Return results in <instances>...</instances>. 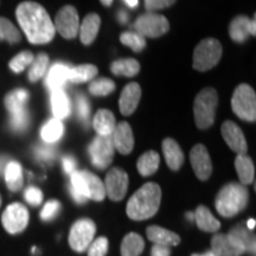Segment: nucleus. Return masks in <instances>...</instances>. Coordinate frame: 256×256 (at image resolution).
Segmentation results:
<instances>
[{
    "label": "nucleus",
    "instance_id": "cd10ccee",
    "mask_svg": "<svg viewBox=\"0 0 256 256\" xmlns=\"http://www.w3.org/2000/svg\"><path fill=\"white\" fill-rule=\"evenodd\" d=\"M235 168L242 185L252 183L255 176V168L252 160L247 154H238L235 159Z\"/></svg>",
    "mask_w": 256,
    "mask_h": 256
},
{
    "label": "nucleus",
    "instance_id": "09e8293b",
    "mask_svg": "<svg viewBox=\"0 0 256 256\" xmlns=\"http://www.w3.org/2000/svg\"><path fill=\"white\" fill-rule=\"evenodd\" d=\"M63 170L66 174H72L74 171H76V160L72 156H66L62 159Z\"/></svg>",
    "mask_w": 256,
    "mask_h": 256
},
{
    "label": "nucleus",
    "instance_id": "423d86ee",
    "mask_svg": "<svg viewBox=\"0 0 256 256\" xmlns=\"http://www.w3.org/2000/svg\"><path fill=\"white\" fill-rule=\"evenodd\" d=\"M232 110L240 119L254 122L256 120V94L249 84L242 83L234 92Z\"/></svg>",
    "mask_w": 256,
    "mask_h": 256
},
{
    "label": "nucleus",
    "instance_id": "6e6552de",
    "mask_svg": "<svg viewBox=\"0 0 256 256\" xmlns=\"http://www.w3.org/2000/svg\"><path fill=\"white\" fill-rule=\"evenodd\" d=\"M136 32L142 34V37L158 38L165 34L170 30V23L164 16L156 14V12H148L140 16L134 23Z\"/></svg>",
    "mask_w": 256,
    "mask_h": 256
},
{
    "label": "nucleus",
    "instance_id": "f03ea898",
    "mask_svg": "<svg viewBox=\"0 0 256 256\" xmlns=\"http://www.w3.org/2000/svg\"><path fill=\"white\" fill-rule=\"evenodd\" d=\"M162 200V188L156 183H146L138 190L127 203L126 212L133 220L151 218L158 212Z\"/></svg>",
    "mask_w": 256,
    "mask_h": 256
},
{
    "label": "nucleus",
    "instance_id": "a19ab883",
    "mask_svg": "<svg viewBox=\"0 0 256 256\" xmlns=\"http://www.w3.org/2000/svg\"><path fill=\"white\" fill-rule=\"evenodd\" d=\"M229 234L238 238L240 241L243 243L246 250L255 252V236L252 235L250 230L246 229L244 226H238L236 228H234Z\"/></svg>",
    "mask_w": 256,
    "mask_h": 256
},
{
    "label": "nucleus",
    "instance_id": "dca6fc26",
    "mask_svg": "<svg viewBox=\"0 0 256 256\" xmlns=\"http://www.w3.org/2000/svg\"><path fill=\"white\" fill-rule=\"evenodd\" d=\"M112 142L114 148L121 154H130L134 147V136L132 127L126 121L116 124L114 132L112 133Z\"/></svg>",
    "mask_w": 256,
    "mask_h": 256
},
{
    "label": "nucleus",
    "instance_id": "13d9d810",
    "mask_svg": "<svg viewBox=\"0 0 256 256\" xmlns=\"http://www.w3.org/2000/svg\"><path fill=\"white\" fill-rule=\"evenodd\" d=\"M250 28H252V36H255V34H256V30H255V18L252 20Z\"/></svg>",
    "mask_w": 256,
    "mask_h": 256
},
{
    "label": "nucleus",
    "instance_id": "2f4dec72",
    "mask_svg": "<svg viewBox=\"0 0 256 256\" xmlns=\"http://www.w3.org/2000/svg\"><path fill=\"white\" fill-rule=\"evenodd\" d=\"M110 70L114 75L133 78L140 72V64L134 58H121L112 63Z\"/></svg>",
    "mask_w": 256,
    "mask_h": 256
},
{
    "label": "nucleus",
    "instance_id": "c756f323",
    "mask_svg": "<svg viewBox=\"0 0 256 256\" xmlns=\"http://www.w3.org/2000/svg\"><path fill=\"white\" fill-rule=\"evenodd\" d=\"M160 156L154 151H147L138 159L136 168L139 174L144 177H148L156 174V170L159 168Z\"/></svg>",
    "mask_w": 256,
    "mask_h": 256
},
{
    "label": "nucleus",
    "instance_id": "5fc2aeb1",
    "mask_svg": "<svg viewBox=\"0 0 256 256\" xmlns=\"http://www.w3.org/2000/svg\"><path fill=\"white\" fill-rule=\"evenodd\" d=\"M126 2V4L128 6H130V8H136L139 4V0H124Z\"/></svg>",
    "mask_w": 256,
    "mask_h": 256
},
{
    "label": "nucleus",
    "instance_id": "2eb2a0df",
    "mask_svg": "<svg viewBox=\"0 0 256 256\" xmlns=\"http://www.w3.org/2000/svg\"><path fill=\"white\" fill-rule=\"evenodd\" d=\"M220 133H222L223 139L226 140V142L234 152H236L238 154H247V142H246L242 130L238 124L232 121H226L220 127Z\"/></svg>",
    "mask_w": 256,
    "mask_h": 256
},
{
    "label": "nucleus",
    "instance_id": "37998d69",
    "mask_svg": "<svg viewBox=\"0 0 256 256\" xmlns=\"http://www.w3.org/2000/svg\"><path fill=\"white\" fill-rule=\"evenodd\" d=\"M108 246L110 243L104 236L96 238L88 247V256H106L108 252Z\"/></svg>",
    "mask_w": 256,
    "mask_h": 256
},
{
    "label": "nucleus",
    "instance_id": "7c9ffc66",
    "mask_svg": "<svg viewBox=\"0 0 256 256\" xmlns=\"http://www.w3.org/2000/svg\"><path fill=\"white\" fill-rule=\"evenodd\" d=\"M64 132V126L62 124V120L51 119L42 127L40 130V136L44 142L46 144H55L62 138Z\"/></svg>",
    "mask_w": 256,
    "mask_h": 256
},
{
    "label": "nucleus",
    "instance_id": "f8f14e48",
    "mask_svg": "<svg viewBox=\"0 0 256 256\" xmlns=\"http://www.w3.org/2000/svg\"><path fill=\"white\" fill-rule=\"evenodd\" d=\"M104 184L106 196L114 202H120L126 196L130 179L126 171H124L122 168H114L110 170V172L106 176Z\"/></svg>",
    "mask_w": 256,
    "mask_h": 256
},
{
    "label": "nucleus",
    "instance_id": "ddd939ff",
    "mask_svg": "<svg viewBox=\"0 0 256 256\" xmlns=\"http://www.w3.org/2000/svg\"><path fill=\"white\" fill-rule=\"evenodd\" d=\"M211 250L217 256H240L246 252V248L232 234H217L211 240Z\"/></svg>",
    "mask_w": 256,
    "mask_h": 256
},
{
    "label": "nucleus",
    "instance_id": "c03bdc74",
    "mask_svg": "<svg viewBox=\"0 0 256 256\" xmlns=\"http://www.w3.org/2000/svg\"><path fill=\"white\" fill-rule=\"evenodd\" d=\"M60 203L56 200H51L49 202H46V206H43V209L40 211V218L43 220H54L55 217L58 215V212L60 211Z\"/></svg>",
    "mask_w": 256,
    "mask_h": 256
},
{
    "label": "nucleus",
    "instance_id": "473e14b6",
    "mask_svg": "<svg viewBox=\"0 0 256 256\" xmlns=\"http://www.w3.org/2000/svg\"><path fill=\"white\" fill-rule=\"evenodd\" d=\"M98 70L94 64H81L70 68L69 81L72 83H83L90 81L98 75Z\"/></svg>",
    "mask_w": 256,
    "mask_h": 256
},
{
    "label": "nucleus",
    "instance_id": "b1692460",
    "mask_svg": "<svg viewBox=\"0 0 256 256\" xmlns=\"http://www.w3.org/2000/svg\"><path fill=\"white\" fill-rule=\"evenodd\" d=\"M4 177L8 188L11 191H18L23 188V168L16 160H10L4 171Z\"/></svg>",
    "mask_w": 256,
    "mask_h": 256
},
{
    "label": "nucleus",
    "instance_id": "4be33fe9",
    "mask_svg": "<svg viewBox=\"0 0 256 256\" xmlns=\"http://www.w3.org/2000/svg\"><path fill=\"white\" fill-rule=\"evenodd\" d=\"M92 126L101 136H110L114 132V128L116 126V120H115L114 114L108 110H100L95 114L94 120H92Z\"/></svg>",
    "mask_w": 256,
    "mask_h": 256
},
{
    "label": "nucleus",
    "instance_id": "5701e85b",
    "mask_svg": "<svg viewBox=\"0 0 256 256\" xmlns=\"http://www.w3.org/2000/svg\"><path fill=\"white\" fill-rule=\"evenodd\" d=\"M51 110H52L54 116L58 120L66 119L70 114V101L63 89L51 92Z\"/></svg>",
    "mask_w": 256,
    "mask_h": 256
},
{
    "label": "nucleus",
    "instance_id": "6e6d98bb",
    "mask_svg": "<svg viewBox=\"0 0 256 256\" xmlns=\"http://www.w3.org/2000/svg\"><path fill=\"white\" fill-rule=\"evenodd\" d=\"M247 228L249 229V230H252L255 228V220L254 218H252V220H248V223H247Z\"/></svg>",
    "mask_w": 256,
    "mask_h": 256
},
{
    "label": "nucleus",
    "instance_id": "4468645a",
    "mask_svg": "<svg viewBox=\"0 0 256 256\" xmlns=\"http://www.w3.org/2000/svg\"><path fill=\"white\" fill-rule=\"evenodd\" d=\"M190 162L194 174L200 180H208L212 174V164L206 147L197 144L192 147L190 152Z\"/></svg>",
    "mask_w": 256,
    "mask_h": 256
},
{
    "label": "nucleus",
    "instance_id": "864d4df0",
    "mask_svg": "<svg viewBox=\"0 0 256 256\" xmlns=\"http://www.w3.org/2000/svg\"><path fill=\"white\" fill-rule=\"evenodd\" d=\"M128 14H127V12H124V11H120L119 14H118V20L120 22V23H122V24H126L127 22H128Z\"/></svg>",
    "mask_w": 256,
    "mask_h": 256
},
{
    "label": "nucleus",
    "instance_id": "72a5a7b5",
    "mask_svg": "<svg viewBox=\"0 0 256 256\" xmlns=\"http://www.w3.org/2000/svg\"><path fill=\"white\" fill-rule=\"evenodd\" d=\"M28 100V92L25 89H14L8 92L5 98V106L10 113L26 108Z\"/></svg>",
    "mask_w": 256,
    "mask_h": 256
},
{
    "label": "nucleus",
    "instance_id": "e433bc0d",
    "mask_svg": "<svg viewBox=\"0 0 256 256\" xmlns=\"http://www.w3.org/2000/svg\"><path fill=\"white\" fill-rule=\"evenodd\" d=\"M20 32L8 19L0 17V40H6L10 44H16L20 40Z\"/></svg>",
    "mask_w": 256,
    "mask_h": 256
},
{
    "label": "nucleus",
    "instance_id": "de8ad7c7",
    "mask_svg": "<svg viewBox=\"0 0 256 256\" xmlns=\"http://www.w3.org/2000/svg\"><path fill=\"white\" fill-rule=\"evenodd\" d=\"M176 2V0H145V8L147 11L156 12L158 10L170 8Z\"/></svg>",
    "mask_w": 256,
    "mask_h": 256
},
{
    "label": "nucleus",
    "instance_id": "79ce46f5",
    "mask_svg": "<svg viewBox=\"0 0 256 256\" xmlns=\"http://www.w3.org/2000/svg\"><path fill=\"white\" fill-rule=\"evenodd\" d=\"M76 108H78V119L84 124H88L89 119H90L92 107L89 104L88 98L83 94H78L76 98Z\"/></svg>",
    "mask_w": 256,
    "mask_h": 256
},
{
    "label": "nucleus",
    "instance_id": "6ab92c4d",
    "mask_svg": "<svg viewBox=\"0 0 256 256\" xmlns=\"http://www.w3.org/2000/svg\"><path fill=\"white\" fill-rule=\"evenodd\" d=\"M146 235L147 238L152 241L154 244L168 246V247H170V246H177L180 243V238H179L178 234L158 226H150L146 229Z\"/></svg>",
    "mask_w": 256,
    "mask_h": 256
},
{
    "label": "nucleus",
    "instance_id": "3c124183",
    "mask_svg": "<svg viewBox=\"0 0 256 256\" xmlns=\"http://www.w3.org/2000/svg\"><path fill=\"white\" fill-rule=\"evenodd\" d=\"M69 192H70V194H72V200H75L76 203H78V204H84L86 202L89 200L87 197H84V196H83V194H80V192H78L76 190H74V188H72V186H69Z\"/></svg>",
    "mask_w": 256,
    "mask_h": 256
},
{
    "label": "nucleus",
    "instance_id": "7ed1b4c3",
    "mask_svg": "<svg viewBox=\"0 0 256 256\" xmlns=\"http://www.w3.org/2000/svg\"><path fill=\"white\" fill-rule=\"evenodd\" d=\"M249 200L248 188L242 184L230 183L220 188L216 197V209L220 216H236L246 209Z\"/></svg>",
    "mask_w": 256,
    "mask_h": 256
},
{
    "label": "nucleus",
    "instance_id": "393cba45",
    "mask_svg": "<svg viewBox=\"0 0 256 256\" xmlns=\"http://www.w3.org/2000/svg\"><path fill=\"white\" fill-rule=\"evenodd\" d=\"M252 20L247 16H238L230 23L229 34L232 40L242 43L252 34Z\"/></svg>",
    "mask_w": 256,
    "mask_h": 256
},
{
    "label": "nucleus",
    "instance_id": "4d7b16f0",
    "mask_svg": "<svg viewBox=\"0 0 256 256\" xmlns=\"http://www.w3.org/2000/svg\"><path fill=\"white\" fill-rule=\"evenodd\" d=\"M191 256H217V255L212 250H210V252H204V254H194V255H191Z\"/></svg>",
    "mask_w": 256,
    "mask_h": 256
},
{
    "label": "nucleus",
    "instance_id": "a878e982",
    "mask_svg": "<svg viewBox=\"0 0 256 256\" xmlns=\"http://www.w3.org/2000/svg\"><path fill=\"white\" fill-rule=\"evenodd\" d=\"M194 220H196L198 228L203 230V232H215L220 230V220H217L215 217H214L212 214H211V211L209 210V208L200 206L197 208L196 212H194Z\"/></svg>",
    "mask_w": 256,
    "mask_h": 256
},
{
    "label": "nucleus",
    "instance_id": "ea45409f",
    "mask_svg": "<svg viewBox=\"0 0 256 256\" xmlns=\"http://www.w3.org/2000/svg\"><path fill=\"white\" fill-rule=\"evenodd\" d=\"M34 56L31 51H22L17 56H14V58L10 62V69L16 74H19L24 72L28 66H31L32 60H34Z\"/></svg>",
    "mask_w": 256,
    "mask_h": 256
},
{
    "label": "nucleus",
    "instance_id": "c85d7f7f",
    "mask_svg": "<svg viewBox=\"0 0 256 256\" xmlns=\"http://www.w3.org/2000/svg\"><path fill=\"white\" fill-rule=\"evenodd\" d=\"M145 248V242L140 235L130 232L121 243V256H140Z\"/></svg>",
    "mask_w": 256,
    "mask_h": 256
},
{
    "label": "nucleus",
    "instance_id": "49530a36",
    "mask_svg": "<svg viewBox=\"0 0 256 256\" xmlns=\"http://www.w3.org/2000/svg\"><path fill=\"white\" fill-rule=\"evenodd\" d=\"M25 200L28 204H31L32 206H40L42 202H43V192H42L38 188L30 186L24 192Z\"/></svg>",
    "mask_w": 256,
    "mask_h": 256
},
{
    "label": "nucleus",
    "instance_id": "39448f33",
    "mask_svg": "<svg viewBox=\"0 0 256 256\" xmlns=\"http://www.w3.org/2000/svg\"><path fill=\"white\" fill-rule=\"evenodd\" d=\"M222 44L215 38H206L194 51V68L198 72H208L217 66L222 57Z\"/></svg>",
    "mask_w": 256,
    "mask_h": 256
},
{
    "label": "nucleus",
    "instance_id": "f3484780",
    "mask_svg": "<svg viewBox=\"0 0 256 256\" xmlns=\"http://www.w3.org/2000/svg\"><path fill=\"white\" fill-rule=\"evenodd\" d=\"M140 98H142V88L136 82L128 83L126 87L124 88L121 92L119 107L120 112L124 115H132L134 110H136L138 104H139Z\"/></svg>",
    "mask_w": 256,
    "mask_h": 256
},
{
    "label": "nucleus",
    "instance_id": "f257e3e1",
    "mask_svg": "<svg viewBox=\"0 0 256 256\" xmlns=\"http://www.w3.org/2000/svg\"><path fill=\"white\" fill-rule=\"evenodd\" d=\"M16 17L30 43L46 44L55 37V25L46 10L37 2H24L19 4Z\"/></svg>",
    "mask_w": 256,
    "mask_h": 256
},
{
    "label": "nucleus",
    "instance_id": "aec40b11",
    "mask_svg": "<svg viewBox=\"0 0 256 256\" xmlns=\"http://www.w3.org/2000/svg\"><path fill=\"white\" fill-rule=\"evenodd\" d=\"M162 152L168 168L174 171H178L184 162V153L176 140L166 138L162 142Z\"/></svg>",
    "mask_w": 256,
    "mask_h": 256
},
{
    "label": "nucleus",
    "instance_id": "052dcab7",
    "mask_svg": "<svg viewBox=\"0 0 256 256\" xmlns=\"http://www.w3.org/2000/svg\"><path fill=\"white\" fill-rule=\"evenodd\" d=\"M186 216L188 217V220H194V214H191V212H188Z\"/></svg>",
    "mask_w": 256,
    "mask_h": 256
},
{
    "label": "nucleus",
    "instance_id": "f704fd0d",
    "mask_svg": "<svg viewBox=\"0 0 256 256\" xmlns=\"http://www.w3.org/2000/svg\"><path fill=\"white\" fill-rule=\"evenodd\" d=\"M49 66V56L46 52H40L32 60L28 70V80L31 82H37L46 75Z\"/></svg>",
    "mask_w": 256,
    "mask_h": 256
},
{
    "label": "nucleus",
    "instance_id": "412c9836",
    "mask_svg": "<svg viewBox=\"0 0 256 256\" xmlns=\"http://www.w3.org/2000/svg\"><path fill=\"white\" fill-rule=\"evenodd\" d=\"M101 25V18L100 16L96 14H90L86 16L83 19L81 28H80V38L84 46H90L92 42L95 40L96 36H98V30H100Z\"/></svg>",
    "mask_w": 256,
    "mask_h": 256
},
{
    "label": "nucleus",
    "instance_id": "8fccbe9b",
    "mask_svg": "<svg viewBox=\"0 0 256 256\" xmlns=\"http://www.w3.org/2000/svg\"><path fill=\"white\" fill-rule=\"evenodd\" d=\"M170 254H171V252H170V248L168 246L154 244L151 252L152 256H170Z\"/></svg>",
    "mask_w": 256,
    "mask_h": 256
},
{
    "label": "nucleus",
    "instance_id": "58836bf2",
    "mask_svg": "<svg viewBox=\"0 0 256 256\" xmlns=\"http://www.w3.org/2000/svg\"><path fill=\"white\" fill-rule=\"evenodd\" d=\"M115 90V82L110 78H98L89 84V92L95 96H106Z\"/></svg>",
    "mask_w": 256,
    "mask_h": 256
},
{
    "label": "nucleus",
    "instance_id": "603ef678",
    "mask_svg": "<svg viewBox=\"0 0 256 256\" xmlns=\"http://www.w3.org/2000/svg\"><path fill=\"white\" fill-rule=\"evenodd\" d=\"M8 162H10L8 156H0V176L4 174L5 168H6V165L8 164Z\"/></svg>",
    "mask_w": 256,
    "mask_h": 256
},
{
    "label": "nucleus",
    "instance_id": "a18cd8bd",
    "mask_svg": "<svg viewBox=\"0 0 256 256\" xmlns=\"http://www.w3.org/2000/svg\"><path fill=\"white\" fill-rule=\"evenodd\" d=\"M51 144H46V145H40L36 147V156L40 162H52L55 159L56 151Z\"/></svg>",
    "mask_w": 256,
    "mask_h": 256
},
{
    "label": "nucleus",
    "instance_id": "bf43d9fd",
    "mask_svg": "<svg viewBox=\"0 0 256 256\" xmlns=\"http://www.w3.org/2000/svg\"><path fill=\"white\" fill-rule=\"evenodd\" d=\"M101 2L104 6H110L112 4H113V0H101Z\"/></svg>",
    "mask_w": 256,
    "mask_h": 256
},
{
    "label": "nucleus",
    "instance_id": "1a4fd4ad",
    "mask_svg": "<svg viewBox=\"0 0 256 256\" xmlns=\"http://www.w3.org/2000/svg\"><path fill=\"white\" fill-rule=\"evenodd\" d=\"M114 145L112 136H98L89 146V154L95 168L106 170L112 164L114 156Z\"/></svg>",
    "mask_w": 256,
    "mask_h": 256
},
{
    "label": "nucleus",
    "instance_id": "4c0bfd02",
    "mask_svg": "<svg viewBox=\"0 0 256 256\" xmlns=\"http://www.w3.org/2000/svg\"><path fill=\"white\" fill-rule=\"evenodd\" d=\"M120 40L121 43L124 44V46L130 48L134 52H140V51H142L146 46L145 37H142V34H139L138 32H124V34H121Z\"/></svg>",
    "mask_w": 256,
    "mask_h": 256
},
{
    "label": "nucleus",
    "instance_id": "680f3d73",
    "mask_svg": "<svg viewBox=\"0 0 256 256\" xmlns=\"http://www.w3.org/2000/svg\"><path fill=\"white\" fill-rule=\"evenodd\" d=\"M0 204H2V200H0Z\"/></svg>",
    "mask_w": 256,
    "mask_h": 256
},
{
    "label": "nucleus",
    "instance_id": "9d476101",
    "mask_svg": "<svg viewBox=\"0 0 256 256\" xmlns=\"http://www.w3.org/2000/svg\"><path fill=\"white\" fill-rule=\"evenodd\" d=\"M28 211L23 204L12 203L2 214V222L5 230L12 235L24 232L28 223Z\"/></svg>",
    "mask_w": 256,
    "mask_h": 256
},
{
    "label": "nucleus",
    "instance_id": "a211bd4d",
    "mask_svg": "<svg viewBox=\"0 0 256 256\" xmlns=\"http://www.w3.org/2000/svg\"><path fill=\"white\" fill-rule=\"evenodd\" d=\"M70 66L63 63H56L49 69L46 75V84L50 92L63 89L66 82H69Z\"/></svg>",
    "mask_w": 256,
    "mask_h": 256
},
{
    "label": "nucleus",
    "instance_id": "bb28decb",
    "mask_svg": "<svg viewBox=\"0 0 256 256\" xmlns=\"http://www.w3.org/2000/svg\"><path fill=\"white\" fill-rule=\"evenodd\" d=\"M83 177L86 179V184H87V191L89 200H92L95 202H102L106 198V190L104 184L98 176H95L92 172L82 171Z\"/></svg>",
    "mask_w": 256,
    "mask_h": 256
},
{
    "label": "nucleus",
    "instance_id": "20e7f679",
    "mask_svg": "<svg viewBox=\"0 0 256 256\" xmlns=\"http://www.w3.org/2000/svg\"><path fill=\"white\" fill-rule=\"evenodd\" d=\"M218 95L214 88H206L200 92L194 102V122L200 130H206L214 124Z\"/></svg>",
    "mask_w": 256,
    "mask_h": 256
},
{
    "label": "nucleus",
    "instance_id": "9b49d317",
    "mask_svg": "<svg viewBox=\"0 0 256 256\" xmlns=\"http://www.w3.org/2000/svg\"><path fill=\"white\" fill-rule=\"evenodd\" d=\"M55 28L66 40H74L78 34L80 19L78 10L74 6H64L58 11L55 18Z\"/></svg>",
    "mask_w": 256,
    "mask_h": 256
},
{
    "label": "nucleus",
    "instance_id": "0eeeda50",
    "mask_svg": "<svg viewBox=\"0 0 256 256\" xmlns=\"http://www.w3.org/2000/svg\"><path fill=\"white\" fill-rule=\"evenodd\" d=\"M96 232V226L92 220L81 218L72 224L69 232V244L72 250H87Z\"/></svg>",
    "mask_w": 256,
    "mask_h": 256
},
{
    "label": "nucleus",
    "instance_id": "c9c22d12",
    "mask_svg": "<svg viewBox=\"0 0 256 256\" xmlns=\"http://www.w3.org/2000/svg\"><path fill=\"white\" fill-rule=\"evenodd\" d=\"M30 124V115L26 108L10 113V126L16 133H23Z\"/></svg>",
    "mask_w": 256,
    "mask_h": 256
}]
</instances>
